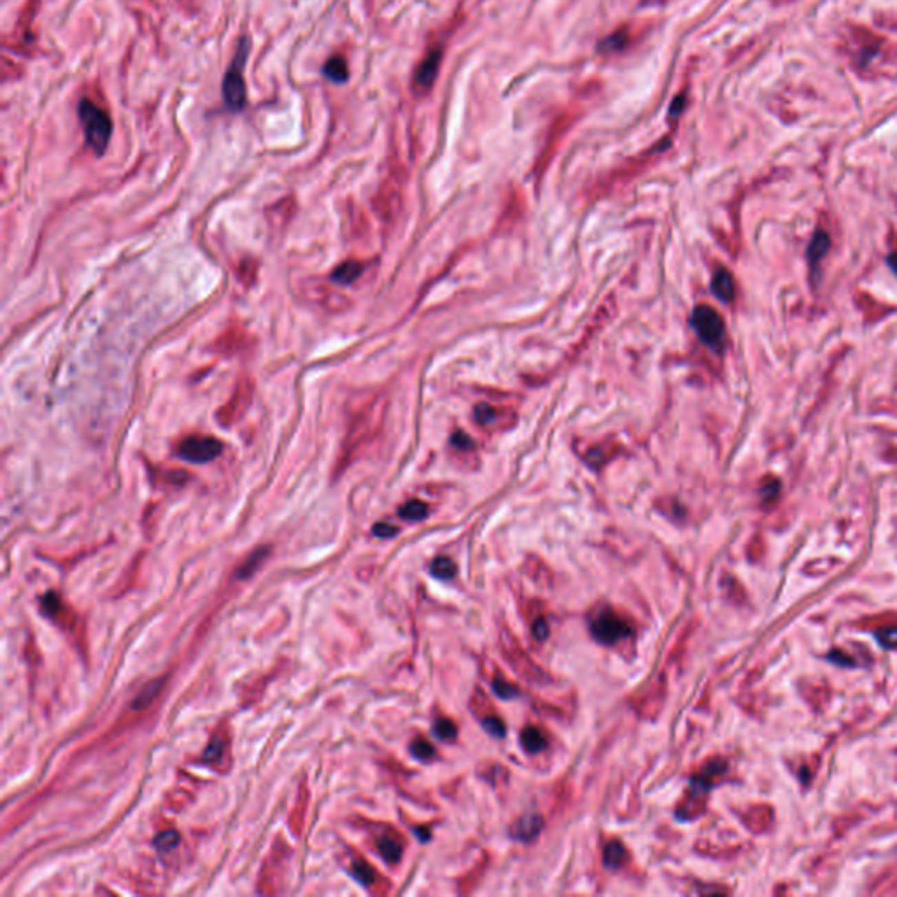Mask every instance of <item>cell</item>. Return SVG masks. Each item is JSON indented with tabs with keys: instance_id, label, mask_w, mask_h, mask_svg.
Returning a JSON list of instances; mask_svg holds the SVG:
<instances>
[{
	"instance_id": "obj_1",
	"label": "cell",
	"mask_w": 897,
	"mask_h": 897,
	"mask_svg": "<svg viewBox=\"0 0 897 897\" xmlns=\"http://www.w3.org/2000/svg\"><path fill=\"white\" fill-rule=\"evenodd\" d=\"M841 50L859 76L889 77L897 69V46L889 39L861 25H848L841 35Z\"/></svg>"
},
{
	"instance_id": "obj_2",
	"label": "cell",
	"mask_w": 897,
	"mask_h": 897,
	"mask_svg": "<svg viewBox=\"0 0 897 897\" xmlns=\"http://www.w3.org/2000/svg\"><path fill=\"white\" fill-rule=\"evenodd\" d=\"M77 114L83 123L86 144L96 156H102L109 146L112 135V121L105 111H102L89 98H83L77 107Z\"/></svg>"
},
{
	"instance_id": "obj_3",
	"label": "cell",
	"mask_w": 897,
	"mask_h": 897,
	"mask_svg": "<svg viewBox=\"0 0 897 897\" xmlns=\"http://www.w3.org/2000/svg\"><path fill=\"white\" fill-rule=\"evenodd\" d=\"M249 54V43L247 39H240L235 58L228 67L223 79V101L230 111L237 112L246 104V81H244V65Z\"/></svg>"
},
{
	"instance_id": "obj_4",
	"label": "cell",
	"mask_w": 897,
	"mask_h": 897,
	"mask_svg": "<svg viewBox=\"0 0 897 897\" xmlns=\"http://www.w3.org/2000/svg\"><path fill=\"white\" fill-rule=\"evenodd\" d=\"M589 628L594 640L603 645H615L620 640H626L633 635L631 624L610 609L600 610L591 619Z\"/></svg>"
},
{
	"instance_id": "obj_5",
	"label": "cell",
	"mask_w": 897,
	"mask_h": 897,
	"mask_svg": "<svg viewBox=\"0 0 897 897\" xmlns=\"http://www.w3.org/2000/svg\"><path fill=\"white\" fill-rule=\"evenodd\" d=\"M693 326L697 337L712 349H720L724 344L726 324L715 308L708 305H699L694 308Z\"/></svg>"
},
{
	"instance_id": "obj_6",
	"label": "cell",
	"mask_w": 897,
	"mask_h": 897,
	"mask_svg": "<svg viewBox=\"0 0 897 897\" xmlns=\"http://www.w3.org/2000/svg\"><path fill=\"white\" fill-rule=\"evenodd\" d=\"M223 452L220 439L211 435H189L178 445V456L189 463H209Z\"/></svg>"
},
{
	"instance_id": "obj_7",
	"label": "cell",
	"mask_w": 897,
	"mask_h": 897,
	"mask_svg": "<svg viewBox=\"0 0 897 897\" xmlns=\"http://www.w3.org/2000/svg\"><path fill=\"white\" fill-rule=\"evenodd\" d=\"M253 394H255V386H253V381L249 377H242L239 382H237V388L231 394L230 401L226 405L218 410L216 417L220 421V424L223 426H231V424H235L240 417L244 416L247 408H249L251 401H253Z\"/></svg>"
},
{
	"instance_id": "obj_8",
	"label": "cell",
	"mask_w": 897,
	"mask_h": 897,
	"mask_svg": "<svg viewBox=\"0 0 897 897\" xmlns=\"http://www.w3.org/2000/svg\"><path fill=\"white\" fill-rule=\"evenodd\" d=\"M440 62H442V51L439 48L432 50L424 56V60L417 67L416 76H414V89L417 93H426L432 89L433 83L439 76Z\"/></svg>"
},
{
	"instance_id": "obj_9",
	"label": "cell",
	"mask_w": 897,
	"mask_h": 897,
	"mask_svg": "<svg viewBox=\"0 0 897 897\" xmlns=\"http://www.w3.org/2000/svg\"><path fill=\"white\" fill-rule=\"evenodd\" d=\"M247 342H249V339H247V335L240 328H231V330L224 331L223 335L214 342L212 350L218 352V355L230 356L240 352L247 346Z\"/></svg>"
},
{
	"instance_id": "obj_10",
	"label": "cell",
	"mask_w": 897,
	"mask_h": 897,
	"mask_svg": "<svg viewBox=\"0 0 897 897\" xmlns=\"http://www.w3.org/2000/svg\"><path fill=\"white\" fill-rule=\"evenodd\" d=\"M542 825L543 821L538 813H528L512 825V836L520 841H533L542 831Z\"/></svg>"
},
{
	"instance_id": "obj_11",
	"label": "cell",
	"mask_w": 897,
	"mask_h": 897,
	"mask_svg": "<svg viewBox=\"0 0 897 897\" xmlns=\"http://www.w3.org/2000/svg\"><path fill=\"white\" fill-rule=\"evenodd\" d=\"M712 291L720 302L731 304L736 293V286H735V279H732L729 270L726 268L717 270L715 275H713L712 279Z\"/></svg>"
},
{
	"instance_id": "obj_12",
	"label": "cell",
	"mask_w": 897,
	"mask_h": 897,
	"mask_svg": "<svg viewBox=\"0 0 897 897\" xmlns=\"http://www.w3.org/2000/svg\"><path fill=\"white\" fill-rule=\"evenodd\" d=\"M363 268H365L363 263L356 262V260H347L331 272V281L340 286H349L361 277Z\"/></svg>"
},
{
	"instance_id": "obj_13",
	"label": "cell",
	"mask_w": 897,
	"mask_h": 897,
	"mask_svg": "<svg viewBox=\"0 0 897 897\" xmlns=\"http://www.w3.org/2000/svg\"><path fill=\"white\" fill-rule=\"evenodd\" d=\"M520 743H523L524 750L529 752V754H538V752H543L547 748L549 739L542 729L535 728V726H528L520 732Z\"/></svg>"
},
{
	"instance_id": "obj_14",
	"label": "cell",
	"mask_w": 897,
	"mask_h": 897,
	"mask_svg": "<svg viewBox=\"0 0 897 897\" xmlns=\"http://www.w3.org/2000/svg\"><path fill=\"white\" fill-rule=\"evenodd\" d=\"M829 246H831V239H829V235L824 230H819L812 237V242L808 246V262L812 263L813 268H816V265L827 255Z\"/></svg>"
},
{
	"instance_id": "obj_15",
	"label": "cell",
	"mask_w": 897,
	"mask_h": 897,
	"mask_svg": "<svg viewBox=\"0 0 897 897\" xmlns=\"http://www.w3.org/2000/svg\"><path fill=\"white\" fill-rule=\"evenodd\" d=\"M377 848L379 852H381L382 859L388 861L389 864H397L398 861L401 859L403 847H401L398 838H393V836H382L381 840L377 841Z\"/></svg>"
},
{
	"instance_id": "obj_16",
	"label": "cell",
	"mask_w": 897,
	"mask_h": 897,
	"mask_svg": "<svg viewBox=\"0 0 897 897\" xmlns=\"http://www.w3.org/2000/svg\"><path fill=\"white\" fill-rule=\"evenodd\" d=\"M626 861H628V850L624 848L622 843H619V841H612V843L606 845L603 855V863L609 869L612 871L619 869Z\"/></svg>"
},
{
	"instance_id": "obj_17",
	"label": "cell",
	"mask_w": 897,
	"mask_h": 897,
	"mask_svg": "<svg viewBox=\"0 0 897 897\" xmlns=\"http://www.w3.org/2000/svg\"><path fill=\"white\" fill-rule=\"evenodd\" d=\"M324 76L333 83H346L347 77H349V70H347V62L344 60L342 56H333L330 58L326 63H324L323 69Z\"/></svg>"
},
{
	"instance_id": "obj_18",
	"label": "cell",
	"mask_w": 897,
	"mask_h": 897,
	"mask_svg": "<svg viewBox=\"0 0 897 897\" xmlns=\"http://www.w3.org/2000/svg\"><path fill=\"white\" fill-rule=\"evenodd\" d=\"M162 687H163V678H160V680H156V682H151L149 686L144 687V689L140 690L139 696L134 699V708L144 710L146 706H149L151 703L154 701V697L160 694Z\"/></svg>"
},
{
	"instance_id": "obj_19",
	"label": "cell",
	"mask_w": 897,
	"mask_h": 897,
	"mask_svg": "<svg viewBox=\"0 0 897 897\" xmlns=\"http://www.w3.org/2000/svg\"><path fill=\"white\" fill-rule=\"evenodd\" d=\"M628 43H629L628 30H626V28H620V30H617L615 34H612L610 37L604 39L600 50L603 51V53H615V51L624 50V48L628 46Z\"/></svg>"
},
{
	"instance_id": "obj_20",
	"label": "cell",
	"mask_w": 897,
	"mask_h": 897,
	"mask_svg": "<svg viewBox=\"0 0 897 897\" xmlns=\"http://www.w3.org/2000/svg\"><path fill=\"white\" fill-rule=\"evenodd\" d=\"M398 514H400V517H403V519L407 520H423L424 517L428 516V507L423 503V501L412 500V501H407V503L398 510Z\"/></svg>"
},
{
	"instance_id": "obj_21",
	"label": "cell",
	"mask_w": 897,
	"mask_h": 897,
	"mask_svg": "<svg viewBox=\"0 0 897 897\" xmlns=\"http://www.w3.org/2000/svg\"><path fill=\"white\" fill-rule=\"evenodd\" d=\"M456 570H458V568H456L454 562H452L449 558H445V556H443V558H436L432 564L433 577L442 578V580H451V578L456 575Z\"/></svg>"
},
{
	"instance_id": "obj_22",
	"label": "cell",
	"mask_w": 897,
	"mask_h": 897,
	"mask_svg": "<svg viewBox=\"0 0 897 897\" xmlns=\"http://www.w3.org/2000/svg\"><path fill=\"white\" fill-rule=\"evenodd\" d=\"M266 554H268V549H258V551H256L255 554L249 556V559H247V561L244 562V567L240 568L239 571H237V577L246 578V577H249V575L255 573L256 568H258L260 564H262L263 559L266 558Z\"/></svg>"
},
{
	"instance_id": "obj_23",
	"label": "cell",
	"mask_w": 897,
	"mask_h": 897,
	"mask_svg": "<svg viewBox=\"0 0 897 897\" xmlns=\"http://www.w3.org/2000/svg\"><path fill=\"white\" fill-rule=\"evenodd\" d=\"M433 732H435V736L439 739H443V741H451V739H454L456 735H458V729H456V726H454V722H452V720L443 719V717H442V719H439L435 724H433Z\"/></svg>"
},
{
	"instance_id": "obj_24",
	"label": "cell",
	"mask_w": 897,
	"mask_h": 897,
	"mask_svg": "<svg viewBox=\"0 0 897 897\" xmlns=\"http://www.w3.org/2000/svg\"><path fill=\"white\" fill-rule=\"evenodd\" d=\"M410 752L419 761H432L435 757V748H433L432 743H428L424 738L414 739L412 745H410Z\"/></svg>"
},
{
	"instance_id": "obj_25",
	"label": "cell",
	"mask_w": 897,
	"mask_h": 897,
	"mask_svg": "<svg viewBox=\"0 0 897 897\" xmlns=\"http://www.w3.org/2000/svg\"><path fill=\"white\" fill-rule=\"evenodd\" d=\"M493 689L501 699H512V697L519 696V689L514 684H510L509 680H505L501 675H498L493 680Z\"/></svg>"
},
{
	"instance_id": "obj_26",
	"label": "cell",
	"mask_w": 897,
	"mask_h": 897,
	"mask_svg": "<svg viewBox=\"0 0 897 897\" xmlns=\"http://www.w3.org/2000/svg\"><path fill=\"white\" fill-rule=\"evenodd\" d=\"M352 874H355V878L358 880L361 885H372V883L375 882L374 869H372L366 863H363V861H356V863L352 864Z\"/></svg>"
},
{
	"instance_id": "obj_27",
	"label": "cell",
	"mask_w": 897,
	"mask_h": 897,
	"mask_svg": "<svg viewBox=\"0 0 897 897\" xmlns=\"http://www.w3.org/2000/svg\"><path fill=\"white\" fill-rule=\"evenodd\" d=\"M154 845L160 852H169L179 845V832L178 831H165L160 832L154 840Z\"/></svg>"
},
{
	"instance_id": "obj_28",
	"label": "cell",
	"mask_w": 897,
	"mask_h": 897,
	"mask_svg": "<svg viewBox=\"0 0 897 897\" xmlns=\"http://www.w3.org/2000/svg\"><path fill=\"white\" fill-rule=\"evenodd\" d=\"M482 726L491 736H496V738H501L505 736V722L500 719L498 715H487L484 717L482 720Z\"/></svg>"
},
{
	"instance_id": "obj_29",
	"label": "cell",
	"mask_w": 897,
	"mask_h": 897,
	"mask_svg": "<svg viewBox=\"0 0 897 897\" xmlns=\"http://www.w3.org/2000/svg\"><path fill=\"white\" fill-rule=\"evenodd\" d=\"M876 638H878V642L882 643V647L896 648L897 647V628L882 629V631L876 633Z\"/></svg>"
},
{
	"instance_id": "obj_30",
	"label": "cell",
	"mask_w": 897,
	"mask_h": 897,
	"mask_svg": "<svg viewBox=\"0 0 897 897\" xmlns=\"http://www.w3.org/2000/svg\"><path fill=\"white\" fill-rule=\"evenodd\" d=\"M43 609H44V612L48 613V615H54V613H58V612H60V609H62V604H60V598H58L56 594H53V593L46 594V598H44V601H43Z\"/></svg>"
},
{
	"instance_id": "obj_31",
	"label": "cell",
	"mask_w": 897,
	"mask_h": 897,
	"mask_svg": "<svg viewBox=\"0 0 897 897\" xmlns=\"http://www.w3.org/2000/svg\"><path fill=\"white\" fill-rule=\"evenodd\" d=\"M223 747H224V745H223V741H221V739H212V743L209 745V748L205 750V754H204L205 761H211V763L218 761V759L221 757V754H223Z\"/></svg>"
},
{
	"instance_id": "obj_32",
	"label": "cell",
	"mask_w": 897,
	"mask_h": 897,
	"mask_svg": "<svg viewBox=\"0 0 897 897\" xmlns=\"http://www.w3.org/2000/svg\"><path fill=\"white\" fill-rule=\"evenodd\" d=\"M533 635H535V638L540 640V642L549 636V624L543 617L536 619L535 624H533Z\"/></svg>"
},
{
	"instance_id": "obj_33",
	"label": "cell",
	"mask_w": 897,
	"mask_h": 897,
	"mask_svg": "<svg viewBox=\"0 0 897 897\" xmlns=\"http://www.w3.org/2000/svg\"><path fill=\"white\" fill-rule=\"evenodd\" d=\"M397 533H398V528H394V526H391V524L379 523L374 526V535L381 536V538H391V536H394Z\"/></svg>"
},
{
	"instance_id": "obj_34",
	"label": "cell",
	"mask_w": 897,
	"mask_h": 897,
	"mask_svg": "<svg viewBox=\"0 0 897 897\" xmlns=\"http://www.w3.org/2000/svg\"><path fill=\"white\" fill-rule=\"evenodd\" d=\"M452 440H454V445H458V447H465V449L472 447V440L468 439V436H466L463 432L456 433L454 439H452Z\"/></svg>"
},
{
	"instance_id": "obj_35",
	"label": "cell",
	"mask_w": 897,
	"mask_h": 897,
	"mask_svg": "<svg viewBox=\"0 0 897 897\" xmlns=\"http://www.w3.org/2000/svg\"><path fill=\"white\" fill-rule=\"evenodd\" d=\"M887 263H889L890 268L894 270V274L897 275V253H892V255H889V258H887Z\"/></svg>"
}]
</instances>
